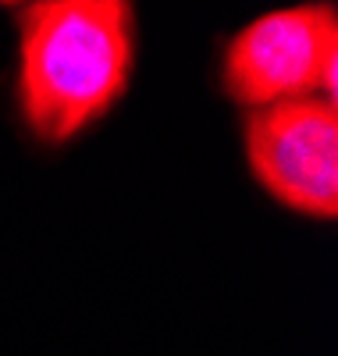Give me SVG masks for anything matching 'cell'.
<instances>
[{"label":"cell","mask_w":338,"mask_h":356,"mask_svg":"<svg viewBox=\"0 0 338 356\" xmlns=\"http://www.w3.org/2000/svg\"><path fill=\"white\" fill-rule=\"evenodd\" d=\"M15 100L22 125L47 146L79 132L125 97L136 65V15L125 0L18 4Z\"/></svg>","instance_id":"cell-1"},{"label":"cell","mask_w":338,"mask_h":356,"mask_svg":"<svg viewBox=\"0 0 338 356\" xmlns=\"http://www.w3.org/2000/svg\"><path fill=\"white\" fill-rule=\"evenodd\" d=\"M221 86L228 100L260 111L338 89V18L331 4L267 11L225 47Z\"/></svg>","instance_id":"cell-2"},{"label":"cell","mask_w":338,"mask_h":356,"mask_svg":"<svg viewBox=\"0 0 338 356\" xmlns=\"http://www.w3.org/2000/svg\"><path fill=\"white\" fill-rule=\"evenodd\" d=\"M246 161L257 186L303 218L338 214V111L303 97L246 114Z\"/></svg>","instance_id":"cell-3"}]
</instances>
